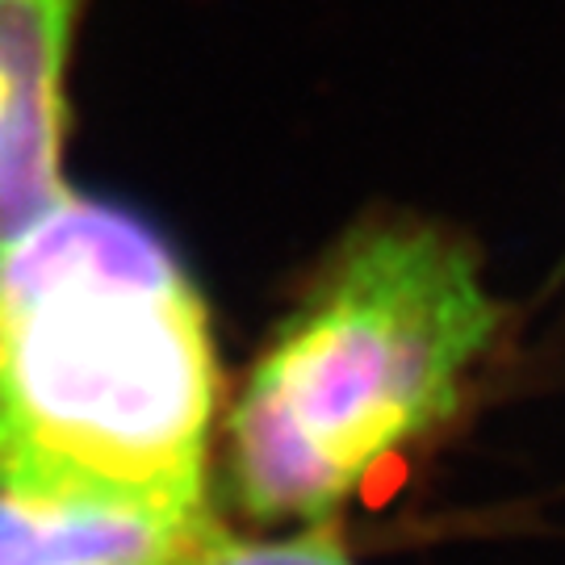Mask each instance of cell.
Instances as JSON below:
<instances>
[{
  "label": "cell",
  "instance_id": "cell-1",
  "mask_svg": "<svg viewBox=\"0 0 565 565\" xmlns=\"http://www.w3.org/2000/svg\"><path fill=\"white\" fill-rule=\"evenodd\" d=\"M218 361L172 247L67 193L0 243V494L205 515Z\"/></svg>",
  "mask_w": 565,
  "mask_h": 565
},
{
  "label": "cell",
  "instance_id": "cell-2",
  "mask_svg": "<svg viewBox=\"0 0 565 565\" xmlns=\"http://www.w3.org/2000/svg\"><path fill=\"white\" fill-rule=\"evenodd\" d=\"M507 340L478 247L419 214L343 235L252 361L226 473L256 524H335L440 440Z\"/></svg>",
  "mask_w": 565,
  "mask_h": 565
},
{
  "label": "cell",
  "instance_id": "cell-3",
  "mask_svg": "<svg viewBox=\"0 0 565 565\" xmlns=\"http://www.w3.org/2000/svg\"><path fill=\"white\" fill-rule=\"evenodd\" d=\"M84 0H0V243L46 218L63 189V76Z\"/></svg>",
  "mask_w": 565,
  "mask_h": 565
},
{
  "label": "cell",
  "instance_id": "cell-4",
  "mask_svg": "<svg viewBox=\"0 0 565 565\" xmlns=\"http://www.w3.org/2000/svg\"><path fill=\"white\" fill-rule=\"evenodd\" d=\"M210 527V515L0 494V565H181Z\"/></svg>",
  "mask_w": 565,
  "mask_h": 565
},
{
  "label": "cell",
  "instance_id": "cell-5",
  "mask_svg": "<svg viewBox=\"0 0 565 565\" xmlns=\"http://www.w3.org/2000/svg\"><path fill=\"white\" fill-rule=\"evenodd\" d=\"M181 565H356L335 524H306L281 541H239L210 527Z\"/></svg>",
  "mask_w": 565,
  "mask_h": 565
}]
</instances>
